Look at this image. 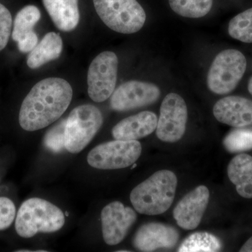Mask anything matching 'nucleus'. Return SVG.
Returning <instances> with one entry per match:
<instances>
[{
  "instance_id": "12",
  "label": "nucleus",
  "mask_w": 252,
  "mask_h": 252,
  "mask_svg": "<svg viewBox=\"0 0 252 252\" xmlns=\"http://www.w3.org/2000/svg\"><path fill=\"white\" fill-rule=\"evenodd\" d=\"M210 200V191L205 186H199L189 192L176 205L174 219L177 225L185 230H193L203 219Z\"/></svg>"
},
{
  "instance_id": "14",
  "label": "nucleus",
  "mask_w": 252,
  "mask_h": 252,
  "mask_svg": "<svg viewBox=\"0 0 252 252\" xmlns=\"http://www.w3.org/2000/svg\"><path fill=\"white\" fill-rule=\"evenodd\" d=\"M213 114L218 122L235 127L252 125V100L240 96H228L214 106Z\"/></svg>"
},
{
  "instance_id": "4",
  "label": "nucleus",
  "mask_w": 252,
  "mask_h": 252,
  "mask_svg": "<svg viewBox=\"0 0 252 252\" xmlns=\"http://www.w3.org/2000/svg\"><path fill=\"white\" fill-rule=\"evenodd\" d=\"M94 9L104 24L122 34L140 31L146 13L137 0H94Z\"/></svg>"
},
{
  "instance_id": "2",
  "label": "nucleus",
  "mask_w": 252,
  "mask_h": 252,
  "mask_svg": "<svg viewBox=\"0 0 252 252\" xmlns=\"http://www.w3.org/2000/svg\"><path fill=\"white\" fill-rule=\"evenodd\" d=\"M177 187V178L174 172L159 170L132 189L131 203L142 215H162L171 207Z\"/></svg>"
},
{
  "instance_id": "25",
  "label": "nucleus",
  "mask_w": 252,
  "mask_h": 252,
  "mask_svg": "<svg viewBox=\"0 0 252 252\" xmlns=\"http://www.w3.org/2000/svg\"><path fill=\"white\" fill-rule=\"evenodd\" d=\"M12 28V16L7 8L0 4V51L7 45Z\"/></svg>"
},
{
  "instance_id": "28",
  "label": "nucleus",
  "mask_w": 252,
  "mask_h": 252,
  "mask_svg": "<svg viewBox=\"0 0 252 252\" xmlns=\"http://www.w3.org/2000/svg\"><path fill=\"white\" fill-rule=\"evenodd\" d=\"M248 91L252 95V77L250 79L248 84Z\"/></svg>"
},
{
  "instance_id": "27",
  "label": "nucleus",
  "mask_w": 252,
  "mask_h": 252,
  "mask_svg": "<svg viewBox=\"0 0 252 252\" xmlns=\"http://www.w3.org/2000/svg\"><path fill=\"white\" fill-rule=\"evenodd\" d=\"M240 252H252V237L249 239L241 249L240 250Z\"/></svg>"
},
{
  "instance_id": "6",
  "label": "nucleus",
  "mask_w": 252,
  "mask_h": 252,
  "mask_svg": "<svg viewBox=\"0 0 252 252\" xmlns=\"http://www.w3.org/2000/svg\"><path fill=\"white\" fill-rule=\"evenodd\" d=\"M246 68V58L240 51L235 49L221 51L214 60L207 74L209 89L218 94H229L238 85Z\"/></svg>"
},
{
  "instance_id": "24",
  "label": "nucleus",
  "mask_w": 252,
  "mask_h": 252,
  "mask_svg": "<svg viewBox=\"0 0 252 252\" xmlns=\"http://www.w3.org/2000/svg\"><path fill=\"white\" fill-rule=\"evenodd\" d=\"M66 119H63L46 132L44 145L53 153L59 154L65 149Z\"/></svg>"
},
{
  "instance_id": "1",
  "label": "nucleus",
  "mask_w": 252,
  "mask_h": 252,
  "mask_svg": "<svg viewBox=\"0 0 252 252\" xmlns=\"http://www.w3.org/2000/svg\"><path fill=\"white\" fill-rule=\"evenodd\" d=\"M72 95V86L64 79L47 78L39 81L21 104L20 126L30 132L47 127L67 110Z\"/></svg>"
},
{
  "instance_id": "17",
  "label": "nucleus",
  "mask_w": 252,
  "mask_h": 252,
  "mask_svg": "<svg viewBox=\"0 0 252 252\" xmlns=\"http://www.w3.org/2000/svg\"><path fill=\"white\" fill-rule=\"evenodd\" d=\"M227 172L239 195L252 198V157L245 154L235 156L228 164Z\"/></svg>"
},
{
  "instance_id": "19",
  "label": "nucleus",
  "mask_w": 252,
  "mask_h": 252,
  "mask_svg": "<svg viewBox=\"0 0 252 252\" xmlns=\"http://www.w3.org/2000/svg\"><path fill=\"white\" fill-rule=\"evenodd\" d=\"M40 18V11L36 6L28 5L23 8L15 18L12 32L14 41L22 43L38 40V36L33 29Z\"/></svg>"
},
{
  "instance_id": "5",
  "label": "nucleus",
  "mask_w": 252,
  "mask_h": 252,
  "mask_svg": "<svg viewBox=\"0 0 252 252\" xmlns=\"http://www.w3.org/2000/svg\"><path fill=\"white\" fill-rule=\"evenodd\" d=\"M103 124L102 113L95 106L83 104L73 109L66 120L65 149L81 152L97 134Z\"/></svg>"
},
{
  "instance_id": "8",
  "label": "nucleus",
  "mask_w": 252,
  "mask_h": 252,
  "mask_svg": "<svg viewBox=\"0 0 252 252\" xmlns=\"http://www.w3.org/2000/svg\"><path fill=\"white\" fill-rule=\"evenodd\" d=\"M118 64L117 56L112 51L101 53L91 63L88 72V93L94 102H104L114 93Z\"/></svg>"
},
{
  "instance_id": "26",
  "label": "nucleus",
  "mask_w": 252,
  "mask_h": 252,
  "mask_svg": "<svg viewBox=\"0 0 252 252\" xmlns=\"http://www.w3.org/2000/svg\"><path fill=\"white\" fill-rule=\"evenodd\" d=\"M16 217V207L12 200L0 197V230L9 228Z\"/></svg>"
},
{
  "instance_id": "23",
  "label": "nucleus",
  "mask_w": 252,
  "mask_h": 252,
  "mask_svg": "<svg viewBox=\"0 0 252 252\" xmlns=\"http://www.w3.org/2000/svg\"><path fill=\"white\" fill-rule=\"evenodd\" d=\"M225 149L230 153H241L252 149V129L238 127L223 139Z\"/></svg>"
},
{
  "instance_id": "18",
  "label": "nucleus",
  "mask_w": 252,
  "mask_h": 252,
  "mask_svg": "<svg viewBox=\"0 0 252 252\" xmlns=\"http://www.w3.org/2000/svg\"><path fill=\"white\" fill-rule=\"evenodd\" d=\"M63 40L59 34L51 32L29 53L27 64L31 69H36L46 63L59 59L62 54Z\"/></svg>"
},
{
  "instance_id": "13",
  "label": "nucleus",
  "mask_w": 252,
  "mask_h": 252,
  "mask_svg": "<svg viewBox=\"0 0 252 252\" xmlns=\"http://www.w3.org/2000/svg\"><path fill=\"white\" fill-rule=\"evenodd\" d=\"M180 233L175 227L162 223H146L136 232L132 244L140 252L157 251L160 249L170 250L179 241Z\"/></svg>"
},
{
  "instance_id": "9",
  "label": "nucleus",
  "mask_w": 252,
  "mask_h": 252,
  "mask_svg": "<svg viewBox=\"0 0 252 252\" xmlns=\"http://www.w3.org/2000/svg\"><path fill=\"white\" fill-rule=\"evenodd\" d=\"M188 109L185 99L177 94H167L162 100L158 119L157 136L162 142L174 143L185 135Z\"/></svg>"
},
{
  "instance_id": "20",
  "label": "nucleus",
  "mask_w": 252,
  "mask_h": 252,
  "mask_svg": "<svg viewBox=\"0 0 252 252\" xmlns=\"http://www.w3.org/2000/svg\"><path fill=\"white\" fill-rule=\"evenodd\" d=\"M222 248L220 239L207 232H198L189 235L178 248L180 252H216Z\"/></svg>"
},
{
  "instance_id": "22",
  "label": "nucleus",
  "mask_w": 252,
  "mask_h": 252,
  "mask_svg": "<svg viewBox=\"0 0 252 252\" xmlns=\"http://www.w3.org/2000/svg\"><path fill=\"white\" fill-rule=\"evenodd\" d=\"M228 33L231 37L237 40L252 43V8L230 20Z\"/></svg>"
},
{
  "instance_id": "10",
  "label": "nucleus",
  "mask_w": 252,
  "mask_h": 252,
  "mask_svg": "<svg viewBox=\"0 0 252 252\" xmlns=\"http://www.w3.org/2000/svg\"><path fill=\"white\" fill-rule=\"evenodd\" d=\"M160 95V89L155 84L127 81L114 91L111 95L110 107L117 112H126L153 104Z\"/></svg>"
},
{
  "instance_id": "16",
  "label": "nucleus",
  "mask_w": 252,
  "mask_h": 252,
  "mask_svg": "<svg viewBox=\"0 0 252 252\" xmlns=\"http://www.w3.org/2000/svg\"><path fill=\"white\" fill-rule=\"evenodd\" d=\"M43 4L55 26L60 31L70 32L79 23L78 0H42Z\"/></svg>"
},
{
  "instance_id": "3",
  "label": "nucleus",
  "mask_w": 252,
  "mask_h": 252,
  "mask_svg": "<svg viewBox=\"0 0 252 252\" xmlns=\"http://www.w3.org/2000/svg\"><path fill=\"white\" fill-rule=\"evenodd\" d=\"M65 220L62 210L44 199H28L21 205L16 215V233L30 238L38 233H54L63 228Z\"/></svg>"
},
{
  "instance_id": "11",
  "label": "nucleus",
  "mask_w": 252,
  "mask_h": 252,
  "mask_svg": "<svg viewBox=\"0 0 252 252\" xmlns=\"http://www.w3.org/2000/svg\"><path fill=\"white\" fill-rule=\"evenodd\" d=\"M136 220L135 210L124 206L121 202L114 201L106 205L101 212L102 235L105 243L113 246L122 243Z\"/></svg>"
},
{
  "instance_id": "15",
  "label": "nucleus",
  "mask_w": 252,
  "mask_h": 252,
  "mask_svg": "<svg viewBox=\"0 0 252 252\" xmlns=\"http://www.w3.org/2000/svg\"><path fill=\"white\" fill-rule=\"evenodd\" d=\"M157 116L154 112L144 111L123 119L112 129L115 140H137L147 137L157 129Z\"/></svg>"
},
{
  "instance_id": "21",
  "label": "nucleus",
  "mask_w": 252,
  "mask_h": 252,
  "mask_svg": "<svg viewBox=\"0 0 252 252\" xmlns=\"http://www.w3.org/2000/svg\"><path fill=\"white\" fill-rule=\"evenodd\" d=\"M169 4L176 14L186 18H198L210 12L213 0H169Z\"/></svg>"
},
{
  "instance_id": "7",
  "label": "nucleus",
  "mask_w": 252,
  "mask_h": 252,
  "mask_svg": "<svg viewBox=\"0 0 252 252\" xmlns=\"http://www.w3.org/2000/svg\"><path fill=\"white\" fill-rule=\"evenodd\" d=\"M142 153L137 140H114L99 144L89 152V165L99 170L126 168L137 161Z\"/></svg>"
}]
</instances>
